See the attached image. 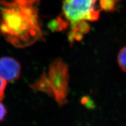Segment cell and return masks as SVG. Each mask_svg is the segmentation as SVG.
<instances>
[{
    "label": "cell",
    "mask_w": 126,
    "mask_h": 126,
    "mask_svg": "<svg viewBox=\"0 0 126 126\" xmlns=\"http://www.w3.org/2000/svg\"><path fill=\"white\" fill-rule=\"evenodd\" d=\"M21 66L14 58L3 57L0 58V77L6 82H13L19 78Z\"/></svg>",
    "instance_id": "277c9868"
},
{
    "label": "cell",
    "mask_w": 126,
    "mask_h": 126,
    "mask_svg": "<svg viewBox=\"0 0 126 126\" xmlns=\"http://www.w3.org/2000/svg\"><path fill=\"white\" fill-rule=\"evenodd\" d=\"M6 84L7 82L0 77V101L3 100L4 97Z\"/></svg>",
    "instance_id": "9c48e42d"
},
{
    "label": "cell",
    "mask_w": 126,
    "mask_h": 126,
    "mask_svg": "<svg viewBox=\"0 0 126 126\" xmlns=\"http://www.w3.org/2000/svg\"><path fill=\"white\" fill-rule=\"evenodd\" d=\"M47 77L55 99L61 107L67 102L69 78L67 65L62 59H56L51 63Z\"/></svg>",
    "instance_id": "7a4b0ae2"
},
{
    "label": "cell",
    "mask_w": 126,
    "mask_h": 126,
    "mask_svg": "<svg viewBox=\"0 0 126 126\" xmlns=\"http://www.w3.org/2000/svg\"><path fill=\"white\" fill-rule=\"evenodd\" d=\"M7 113L6 109L1 102H0V122L2 121L5 118Z\"/></svg>",
    "instance_id": "30bf717a"
},
{
    "label": "cell",
    "mask_w": 126,
    "mask_h": 126,
    "mask_svg": "<svg viewBox=\"0 0 126 126\" xmlns=\"http://www.w3.org/2000/svg\"><path fill=\"white\" fill-rule=\"evenodd\" d=\"M97 0H64L63 16L71 25L81 21H95L99 17L100 11L96 9Z\"/></svg>",
    "instance_id": "3957f363"
},
{
    "label": "cell",
    "mask_w": 126,
    "mask_h": 126,
    "mask_svg": "<svg viewBox=\"0 0 126 126\" xmlns=\"http://www.w3.org/2000/svg\"><path fill=\"white\" fill-rule=\"evenodd\" d=\"M115 0H100L101 9L107 12L114 10L115 7Z\"/></svg>",
    "instance_id": "ba28073f"
},
{
    "label": "cell",
    "mask_w": 126,
    "mask_h": 126,
    "mask_svg": "<svg viewBox=\"0 0 126 126\" xmlns=\"http://www.w3.org/2000/svg\"><path fill=\"white\" fill-rule=\"evenodd\" d=\"M30 87L35 92H42L46 93L52 97H54L53 93L49 83L47 75L44 72L41 77L34 84L30 85Z\"/></svg>",
    "instance_id": "5b68a950"
},
{
    "label": "cell",
    "mask_w": 126,
    "mask_h": 126,
    "mask_svg": "<svg viewBox=\"0 0 126 126\" xmlns=\"http://www.w3.org/2000/svg\"><path fill=\"white\" fill-rule=\"evenodd\" d=\"M67 21H65L62 17H59L57 19L51 21L48 26L51 30L60 31L66 29V27L67 26Z\"/></svg>",
    "instance_id": "8992f818"
},
{
    "label": "cell",
    "mask_w": 126,
    "mask_h": 126,
    "mask_svg": "<svg viewBox=\"0 0 126 126\" xmlns=\"http://www.w3.org/2000/svg\"><path fill=\"white\" fill-rule=\"evenodd\" d=\"M115 1H119V0H115Z\"/></svg>",
    "instance_id": "8fae6325"
},
{
    "label": "cell",
    "mask_w": 126,
    "mask_h": 126,
    "mask_svg": "<svg viewBox=\"0 0 126 126\" xmlns=\"http://www.w3.org/2000/svg\"><path fill=\"white\" fill-rule=\"evenodd\" d=\"M118 63L121 69L126 73V46L119 52L118 56Z\"/></svg>",
    "instance_id": "52a82bcc"
},
{
    "label": "cell",
    "mask_w": 126,
    "mask_h": 126,
    "mask_svg": "<svg viewBox=\"0 0 126 126\" xmlns=\"http://www.w3.org/2000/svg\"><path fill=\"white\" fill-rule=\"evenodd\" d=\"M38 0L0 2V37L13 46L24 48L42 39Z\"/></svg>",
    "instance_id": "6da1fadb"
}]
</instances>
